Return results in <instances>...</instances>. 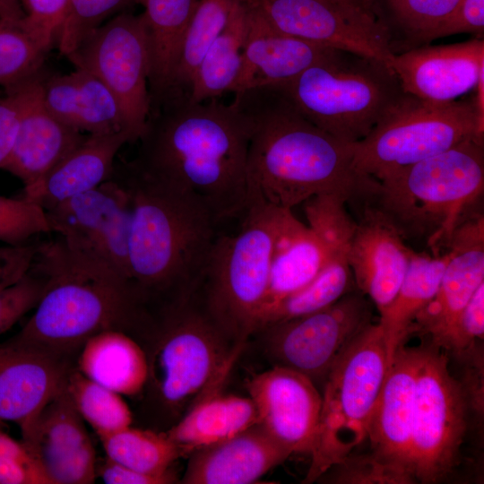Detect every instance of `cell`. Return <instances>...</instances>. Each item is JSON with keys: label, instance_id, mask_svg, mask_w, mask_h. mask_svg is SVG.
Masks as SVG:
<instances>
[{"label": "cell", "instance_id": "cell-52", "mask_svg": "<svg viewBox=\"0 0 484 484\" xmlns=\"http://www.w3.org/2000/svg\"><path fill=\"white\" fill-rule=\"evenodd\" d=\"M0 20L22 26L24 13L19 0H0Z\"/></svg>", "mask_w": 484, "mask_h": 484}, {"label": "cell", "instance_id": "cell-17", "mask_svg": "<svg viewBox=\"0 0 484 484\" xmlns=\"http://www.w3.org/2000/svg\"><path fill=\"white\" fill-rule=\"evenodd\" d=\"M246 388L264 431L290 454H310L322 404L314 382L295 370L272 367L251 377Z\"/></svg>", "mask_w": 484, "mask_h": 484}, {"label": "cell", "instance_id": "cell-46", "mask_svg": "<svg viewBox=\"0 0 484 484\" xmlns=\"http://www.w3.org/2000/svg\"><path fill=\"white\" fill-rule=\"evenodd\" d=\"M24 13L22 27L44 47L57 39L69 0H19Z\"/></svg>", "mask_w": 484, "mask_h": 484}, {"label": "cell", "instance_id": "cell-6", "mask_svg": "<svg viewBox=\"0 0 484 484\" xmlns=\"http://www.w3.org/2000/svg\"><path fill=\"white\" fill-rule=\"evenodd\" d=\"M483 190L484 139L471 138L385 176L367 203L405 240L422 241L438 255Z\"/></svg>", "mask_w": 484, "mask_h": 484}, {"label": "cell", "instance_id": "cell-18", "mask_svg": "<svg viewBox=\"0 0 484 484\" xmlns=\"http://www.w3.org/2000/svg\"><path fill=\"white\" fill-rule=\"evenodd\" d=\"M359 206L348 262L357 289L378 312L394 298L415 251L410 248L385 216L372 204Z\"/></svg>", "mask_w": 484, "mask_h": 484}, {"label": "cell", "instance_id": "cell-16", "mask_svg": "<svg viewBox=\"0 0 484 484\" xmlns=\"http://www.w3.org/2000/svg\"><path fill=\"white\" fill-rule=\"evenodd\" d=\"M446 250L451 257L437 291L415 317L408 333L443 350L461 313L484 282V215H466L455 227Z\"/></svg>", "mask_w": 484, "mask_h": 484}, {"label": "cell", "instance_id": "cell-12", "mask_svg": "<svg viewBox=\"0 0 484 484\" xmlns=\"http://www.w3.org/2000/svg\"><path fill=\"white\" fill-rule=\"evenodd\" d=\"M373 303L358 289L311 314L257 330L260 349L272 367L310 378L319 387L341 354L373 324Z\"/></svg>", "mask_w": 484, "mask_h": 484}, {"label": "cell", "instance_id": "cell-20", "mask_svg": "<svg viewBox=\"0 0 484 484\" xmlns=\"http://www.w3.org/2000/svg\"><path fill=\"white\" fill-rule=\"evenodd\" d=\"M76 361L9 340L0 343V420L24 434L65 385Z\"/></svg>", "mask_w": 484, "mask_h": 484}, {"label": "cell", "instance_id": "cell-9", "mask_svg": "<svg viewBox=\"0 0 484 484\" xmlns=\"http://www.w3.org/2000/svg\"><path fill=\"white\" fill-rule=\"evenodd\" d=\"M387 367L383 331L373 323L336 359L323 385L318 429L304 483L316 481L367 439Z\"/></svg>", "mask_w": 484, "mask_h": 484}, {"label": "cell", "instance_id": "cell-44", "mask_svg": "<svg viewBox=\"0 0 484 484\" xmlns=\"http://www.w3.org/2000/svg\"><path fill=\"white\" fill-rule=\"evenodd\" d=\"M0 484H49L39 462L22 442L0 428Z\"/></svg>", "mask_w": 484, "mask_h": 484}, {"label": "cell", "instance_id": "cell-8", "mask_svg": "<svg viewBox=\"0 0 484 484\" xmlns=\"http://www.w3.org/2000/svg\"><path fill=\"white\" fill-rule=\"evenodd\" d=\"M274 87L307 120L346 143L367 136L405 94L388 65L338 49Z\"/></svg>", "mask_w": 484, "mask_h": 484}, {"label": "cell", "instance_id": "cell-45", "mask_svg": "<svg viewBox=\"0 0 484 484\" xmlns=\"http://www.w3.org/2000/svg\"><path fill=\"white\" fill-rule=\"evenodd\" d=\"M484 335V282L473 293L461 313L442 350L456 359L479 346Z\"/></svg>", "mask_w": 484, "mask_h": 484}, {"label": "cell", "instance_id": "cell-38", "mask_svg": "<svg viewBox=\"0 0 484 484\" xmlns=\"http://www.w3.org/2000/svg\"><path fill=\"white\" fill-rule=\"evenodd\" d=\"M48 51L22 25L0 20V86L4 91L42 73Z\"/></svg>", "mask_w": 484, "mask_h": 484}, {"label": "cell", "instance_id": "cell-13", "mask_svg": "<svg viewBox=\"0 0 484 484\" xmlns=\"http://www.w3.org/2000/svg\"><path fill=\"white\" fill-rule=\"evenodd\" d=\"M66 57L98 77L122 108L132 143L150 109V54L142 14L122 12L86 37Z\"/></svg>", "mask_w": 484, "mask_h": 484}, {"label": "cell", "instance_id": "cell-2", "mask_svg": "<svg viewBox=\"0 0 484 484\" xmlns=\"http://www.w3.org/2000/svg\"><path fill=\"white\" fill-rule=\"evenodd\" d=\"M251 124L246 177L254 202L292 209L311 197L339 194L367 201L377 179L353 165L352 143L340 141L303 117L275 87L235 94Z\"/></svg>", "mask_w": 484, "mask_h": 484}, {"label": "cell", "instance_id": "cell-27", "mask_svg": "<svg viewBox=\"0 0 484 484\" xmlns=\"http://www.w3.org/2000/svg\"><path fill=\"white\" fill-rule=\"evenodd\" d=\"M327 258L328 249L324 241L291 212L274 244L268 290L258 324L269 309L309 285Z\"/></svg>", "mask_w": 484, "mask_h": 484}, {"label": "cell", "instance_id": "cell-32", "mask_svg": "<svg viewBox=\"0 0 484 484\" xmlns=\"http://www.w3.org/2000/svg\"><path fill=\"white\" fill-rule=\"evenodd\" d=\"M247 25L248 4L241 0L196 67L187 92L190 100L205 101L233 91L241 70Z\"/></svg>", "mask_w": 484, "mask_h": 484}, {"label": "cell", "instance_id": "cell-51", "mask_svg": "<svg viewBox=\"0 0 484 484\" xmlns=\"http://www.w3.org/2000/svg\"><path fill=\"white\" fill-rule=\"evenodd\" d=\"M20 109L12 92L0 93V169L7 160L17 133Z\"/></svg>", "mask_w": 484, "mask_h": 484}, {"label": "cell", "instance_id": "cell-43", "mask_svg": "<svg viewBox=\"0 0 484 484\" xmlns=\"http://www.w3.org/2000/svg\"><path fill=\"white\" fill-rule=\"evenodd\" d=\"M46 286L45 276L30 266L15 283L0 289V335L38 305Z\"/></svg>", "mask_w": 484, "mask_h": 484}, {"label": "cell", "instance_id": "cell-23", "mask_svg": "<svg viewBox=\"0 0 484 484\" xmlns=\"http://www.w3.org/2000/svg\"><path fill=\"white\" fill-rule=\"evenodd\" d=\"M247 4V32L234 94L287 83L334 49L275 30Z\"/></svg>", "mask_w": 484, "mask_h": 484}, {"label": "cell", "instance_id": "cell-47", "mask_svg": "<svg viewBox=\"0 0 484 484\" xmlns=\"http://www.w3.org/2000/svg\"><path fill=\"white\" fill-rule=\"evenodd\" d=\"M49 484H90L97 475V459L91 442L77 451L41 465Z\"/></svg>", "mask_w": 484, "mask_h": 484}, {"label": "cell", "instance_id": "cell-49", "mask_svg": "<svg viewBox=\"0 0 484 484\" xmlns=\"http://www.w3.org/2000/svg\"><path fill=\"white\" fill-rule=\"evenodd\" d=\"M38 242L23 246H0V289L10 286L29 272Z\"/></svg>", "mask_w": 484, "mask_h": 484}, {"label": "cell", "instance_id": "cell-53", "mask_svg": "<svg viewBox=\"0 0 484 484\" xmlns=\"http://www.w3.org/2000/svg\"><path fill=\"white\" fill-rule=\"evenodd\" d=\"M474 89L476 92L473 102L476 114L480 125L484 126V70L480 72Z\"/></svg>", "mask_w": 484, "mask_h": 484}, {"label": "cell", "instance_id": "cell-1", "mask_svg": "<svg viewBox=\"0 0 484 484\" xmlns=\"http://www.w3.org/2000/svg\"><path fill=\"white\" fill-rule=\"evenodd\" d=\"M248 116L234 99L190 100L169 88L150 97L135 157L123 162L139 176L203 207L220 224L248 207Z\"/></svg>", "mask_w": 484, "mask_h": 484}, {"label": "cell", "instance_id": "cell-28", "mask_svg": "<svg viewBox=\"0 0 484 484\" xmlns=\"http://www.w3.org/2000/svg\"><path fill=\"white\" fill-rule=\"evenodd\" d=\"M75 366L89 379L126 396L143 392L148 376L143 347L129 334L115 330L91 337L82 347Z\"/></svg>", "mask_w": 484, "mask_h": 484}, {"label": "cell", "instance_id": "cell-33", "mask_svg": "<svg viewBox=\"0 0 484 484\" xmlns=\"http://www.w3.org/2000/svg\"><path fill=\"white\" fill-rule=\"evenodd\" d=\"M22 443L41 465L70 454L89 442L83 419L65 387L41 410Z\"/></svg>", "mask_w": 484, "mask_h": 484}, {"label": "cell", "instance_id": "cell-22", "mask_svg": "<svg viewBox=\"0 0 484 484\" xmlns=\"http://www.w3.org/2000/svg\"><path fill=\"white\" fill-rule=\"evenodd\" d=\"M390 68L402 91L431 102H450L474 89L484 70V40L414 48L393 54Z\"/></svg>", "mask_w": 484, "mask_h": 484}, {"label": "cell", "instance_id": "cell-19", "mask_svg": "<svg viewBox=\"0 0 484 484\" xmlns=\"http://www.w3.org/2000/svg\"><path fill=\"white\" fill-rule=\"evenodd\" d=\"M418 347L400 345L389 364L369 420L371 453L416 482L411 469Z\"/></svg>", "mask_w": 484, "mask_h": 484}, {"label": "cell", "instance_id": "cell-39", "mask_svg": "<svg viewBox=\"0 0 484 484\" xmlns=\"http://www.w3.org/2000/svg\"><path fill=\"white\" fill-rule=\"evenodd\" d=\"M136 0H69L57 36L60 53L67 56L86 37Z\"/></svg>", "mask_w": 484, "mask_h": 484}, {"label": "cell", "instance_id": "cell-29", "mask_svg": "<svg viewBox=\"0 0 484 484\" xmlns=\"http://www.w3.org/2000/svg\"><path fill=\"white\" fill-rule=\"evenodd\" d=\"M257 422L249 397L220 391L199 402L164 432L185 455L231 437Z\"/></svg>", "mask_w": 484, "mask_h": 484}, {"label": "cell", "instance_id": "cell-34", "mask_svg": "<svg viewBox=\"0 0 484 484\" xmlns=\"http://www.w3.org/2000/svg\"><path fill=\"white\" fill-rule=\"evenodd\" d=\"M349 246L326 245L328 258L316 278L303 290L269 309L262 316L255 332L264 326L320 310L354 290L355 283L347 257Z\"/></svg>", "mask_w": 484, "mask_h": 484}, {"label": "cell", "instance_id": "cell-54", "mask_svg": "<svg viewBox=\"0 0 484 484\" xmlns=\"http://www.w3.org/2000/svg\"><path fill=\"white\" fill-rule=\"evenodd\" d=\"M331 1L337 2L340 4H350V5L370 7V4H368L367 0H331Z\"/></svg>", "mask_w": 484, "mask_h": 484}, {"label": "cell", "instance_id": "cell-37", "mask_svg": "<svg viewBox=\"0 0 484 484\" xmlns=\"http://www.w3.org/2000/svg\"><path fill=\"white\" fill-rule=\"evenodd\" d=\"M65 389L82 419L98 436L132 425V411L121 394L89 379L76 367L67 376Z\"/></svg>", "mask_w": 484, "mask_h": 484}, {"label": "cell", "instance_id": "cell-40", "mask_svg": "<svg viewBox=\"0 0 484 484\" xmlns=\"http://www.w3.org/2000/svg\"><path fill=\"white\" fill-rule=\"evenodd\" d=\"M46 233H51V230L43 208L20 196L0 195L1 242L9 246H23Z\"/></svg>", "mask_w": 484, "mask_h": 484}, {"label": "cell", "instance_id": "cell-21", "mask_svg": "<svg viewBox=\"0 0 484 484\" xmlns=\"http://www.w3.org/2000/svg\"><path fill=\"white\" fill-rule=\"evenodd\" d=\"M43 73L4 91L15 95L20 118L12 151L0 169L19 178L23 186L41 179L88 135L60 121L45 106L40 91Z\"/></svg>", "mask_w": 484, "mask_h": 484}, {"label": "cell", "instance_id": "cell-41", "mask_svg": "<svg viewBox=\"0 0 484 484\" xmlns=\"http://www.w3.org/2000/svg\"><path fill=\"white\" fill-rule=\"evenodd\" d=\"M460 0H385L393 21L411 39L427 42L431 32L454 11Z\"/></svg>", "mask_w": 484, "mask_h": 484}, {"label": "cell", "instance_id": "cell-5", "mask_svg": "<svg viewBox=\"0 0 484 484\" xmlns=\"http://www.w3.org/2000/svg\"><path fill=\"white\" fill-rule=\"evenodd\" d=\"M246 343L228 333L195 292L156 322L142 345L148 362L143 389L169 428L220 391Z\"/></svg>", "mask_w": 484, "mask_h": 484}, {"label": "cell", "instance_id": "cell-3", "mask_svg": "<svg viewBox=\"0 0 484 484\" xmlns=\"http://www.w3.org/2000/svg\"><path fill=\"white\" fill-rule=\"evenodd\" d=\"M131 203L129 288L154 321L191 298L218 236L217 220L196 202L115 163L112 177Z\"/></svg>", "mask_w": 484, "mask_h": 484}, {"label": "cell", "instance_id": "cell-42", "mask_svg": "<svg viewBox=\"0 0 484 484\" xmlns=\"http://www.w3.org/2000/svg\"><path fill=\"white\" fill-rule=\"evenodd\" d=\"M322 476L333 483H411L407 477L381 462L371 452L364 454L351 453Z\"/></svg>", "mask_w": 484, "mask_h": 484}, {"label": "cell", "instance_id": "cell-55", "mask_svg": "<svg viewBox=\"0 0 484 484\" xmlns=\"http://www.w3.org/2000/svg\"><path fill=\"white\" fill-rule=\"evenodd\" d=\"M4 427H5L4 422H3V421L0 420V428H4Z\"/></svg>", "mask_w": 484, "mask_h": 484}, {"label": "cell", "instance_id": "cell-4", "mask_svg": "<svg viewBox=\"0 0 484 484\" xmlns=\"http://www.w3.org/2000/svg\"><path fill=\"white\" fill-rule=\"evenodd\" d=\"M31 265L46 278L33 315L9 341L76 361L83 344L109 330L141 345L154 321L125 285L101 267L72 254L61 239L39 242Z\"/></svg>", "mask_w": 484, "mask_h": 484}, {"label": "cell", "instance_id": "cell-31", "mask_svg": "<svg viewBox=\"0 0 484 484\" xmlns=\"http://www.w3.org/2000/svg\"><path fill=\"white\" fill-rule=\"evenodd\" d=\"M450 257L448 250L438 255L417 252L412 255L394 298L379 313L388 366L397 348L408 339L415 317L437 291Z\"/></svg>", "mask_w": 484, "mask_h": 484}, {"label": "cell", "instance_id": "cell-36", "mask_svg": "<svg viewBox=\"0 0 484 484\" xmlns=\"http://www.w3.org/2000/svg\"><path fill=\"white\" fill-rule=\"evenodd\" d=\"M241 0H199L186 31L170 88L188 92L206 49L227 25Z\"/></svg>", "mask_w": 484, "mask_h": 484}, {"label": "cell", "instance_id": "cell-10", "mask_svg": "<svg viewBox=\"0 0 484 484\" xmlns=\"http://www.w3.org/2000/svg\"><path fill=\"white\" fill-rule=\"evenodd\" d=\"M471 138L484 139L473 99L431 102L404 94L369 134L352 143L363 176H385Z\"/></svg>", "mask_w": 484, "mask_h": 484}, {"label": "cell", "instance_id": "cell-30", "mask_svg": "<svg viewBox=\"0 0 484 484\" xmlns=\"http://www.w3.org/2000/svg\"><path fill=\"white\" fill-rule=\"evenodd\" d=\"M199 0H136L146 30L150 96L168 90L173 82L183 39Z\"/></svg>", "mask_w": 484, "mask_h": 484}, {"label": "cell", "instance_id": "cell-25", "mask_svg": "<svg viewBox=\"0 0 484 484\" xmlns=\"http://www.w3.org/2000/svg\"><path fill=\"white\" fill-rule=\"evenodd\" d=\"M41 97L60 121L87 134L125 133L129 135L120 104L91 73L75 68L65 74L40 78Z\"/></svg>", "mask_w": 484, "mask_h": 484}, {"label": "cell", "instance_id": "cell-14", "mask_svg": "<svg viewBox=\"0 0 484 484\" xmlns=\"http://www.w3.org/2000/svg\"><path fill=\"white\" fill-rule=\"evenodd\" d=\"M45 212L51 233L57 234L72 254L116 276L132 296L128 266L131 203L118 180L111 177Z\"/></svg>", "mask_w": 484, "mask_h": 484}, {"label": "cell", "instance_id": "cell-35", "mask_svg": "<svg viewBox=\"0 0 484 484\" xmlns=\"http://www.w3.org/2000/svg\"><path fill=\"white\" fill-rule=\"evenodd\" d=\"M99 438L108 458L146 474L167 475L171 463L183 456L165 432L129 426Z\"/></svg>", "mask_w": 484, "mask_h": 484}, {"label": "cell", "instance_id": "cell-26", "mask_svg": "<svg viewBox=\"0 0 484 484\" xmlns=\"http://www.w3.org/2000/svg\"><path fill=\"white\" fill-rule=\"evenodd\" d=\"M128 143L130 139L125 133L88 134L41 179L23 186L20 197L47 211L96 188L111 178L116 155Z\"/></svg>", "mask_w": 484, "mask_h": 484}, {"label": "cell", "instance_id": "cell-48", "mask_svg": "<svg viewBox=\"0 0 484 484\" xmlns=\"http://www.w3.org/2000/svg\"><path fill=\"white\" fill-rule=\"evenodd\" d=\"M484 0H460L451 15L436 28L428 41L459 33H471L482 39Z\"/></svg>", "mask_w": 484, "mask_h": 484}, {"label": "cell", "instance_id": "cell-15", "mask_svg": "<svg viewBox=\"0 0 484 484\" xmlns=\"http://www.w3.org/2000/svg\"><path fill=\"white\" fill-rule=\"evenodd\" d=\"M272 29L390 66L394 52L387 26L367 6L331 0H247Z\"/></svg>", "mask_w": 484, "mask_h": 484}, {"label": "cell", "instance_id": "cell-50", "mask_svg": "<svg viewBox=\"0 0 484 484\" xmlns=\"http://www.w3.org/2000/svg\"><path fill=\"white\" fill-rule=\"evenodd\" d=\"M97 474L107 484H167L177 482L174 473L158 476L135 471L109 458L97 466Z\"/></svg>", "mask_w": 484, "mask_h": 484}, {"label": "cell", "instance_id": "cell-24", "mask_svg": "<svg viewBox=\"0 0 484 484\" xmlns=\"http://www.w3.org/2000/svg\"><path fill=\"white\" fill-rule=\"evenodd\" d=\"M290 453L257 423L191 454L184 484H250L283 462Z\"/></svg>", "mask_w": 484, "mask_h": 484}, {"label": "cell", "instance_id": "cell-11", "mask_svg": "<svg viewBox=\"0 0 484 484\" xmlns=\"http://www.w3.org/2000/svg\"><path fill=\"white\" fill-rule=\"evenodd\" d=\"M469 409L462 385L450 371L448 354L428 341L418 346L411 444L416 482L436 483L452 472Z\"/></svg>", "mask_w": 484, "mask_h": 484}, {"label": "cell", "instance_id": "cell-7", "mask_svg": "<svg viewBox=\"0 0 484 484\" xmlns=\"http://www.w3.org/2000/svg\"><path fill=\"white\" fill-rule=\"evenodd\" d=\"M290 209L251 203L238 230L218 234L195 293L232 337L248 341L264 305L276 238Z\"/></svg>", "mask_w": 484, "mask_h": 484}]
</instances>
